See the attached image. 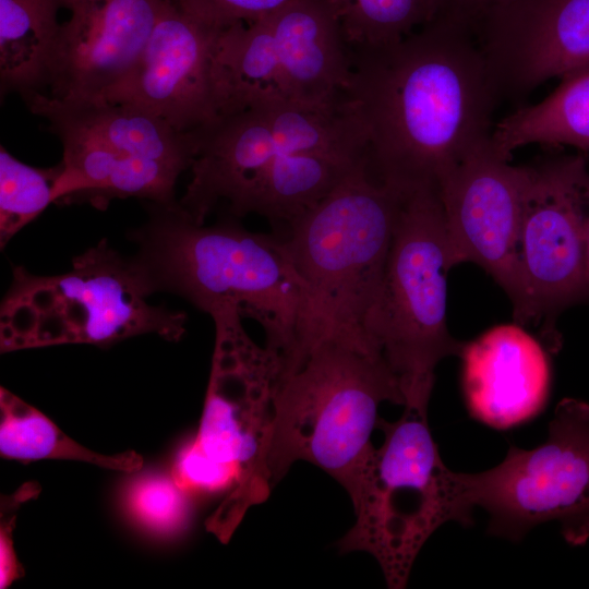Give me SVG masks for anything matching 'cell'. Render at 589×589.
<instances>
[{"label":"cell","mask_w":589,"mask_h":589,"mask_svg":"<svg viewBox=\"0 0 589 589\" xmlns=\"http://www.w3.org/2000/svg\"><path fill=\"white\" fill-rule=\"evenodd\" d=\"M166 0H65L48 69V96L94 100L137 61ZM45 94V93H44Z\"/></svg>","instance_id":"cell-15"},{"label":"cell","mask_w":589,"mask_h":589,"mask_svg":"<svg viewBox=\"0 0 589 589\" xmlns=\"http://www.w3.org/2000/svg\"><path fill=\"white\" fill-rule=\"evenodd\" d=\"M461 501L490 515V534L520 541L533 527L557 521L574 546L589 539V404L563 399L544 443L512 445L502 462L477 473L457 472Z\"/></svg>","instance_id":"cell-10"},{"label":"cell","mask_w":589,"mask_h":589,"mask_svg":"<svg viewBox=\"0 0 589 589\" xmlns=\"http://www.w3.org/2000/svg\"><path fill=\"white\" fill-rule=\"evenodd\" d=\"M65 0H0V91L44 93Z\"/></svg>","instance_id":"cell-21"},{"label":"cell","mask_w":589,"mask_h":589,"mask_svg":"<svg viewBox=\"0 0 589 589\" xmlns=\"http://www.w3.org/2000/svg\"><path fill=\"white\" fill-rule=\"evenodd\" d=\"M48 124L75 128L132 156L190 169L196 153L195 133L176 131L156 116L129 104L103 99L62 100L36 93L25 99Z\"/></svg>","instance_id":"cell-18"},{"label":"cell","mask_w":589,"mask_h":589,"mask_svg":"<svg viewBox=\"0 0 589 589\" xmlns=\"http://www.w3.org/2000/svg\"><path fill=\"white\" fill-rule=\"evenodd\" d=\"M211 316L215 345L199 428L170 474L187 493L226 491L205 527L227 543L273 489L267 460L281 359L252 340L236 308Z\"/></svg>","instance_id":"cell-3"},{"label":"cell","mask_w":589,"mask_h":589,"mask_svg":"<svg viewBox=\"0 0 589 589\" xmlns=\"http://www.w3.org/2000/svg\"><path fill=\"white\" fill-rule=\"evenodd\" d=\"M405 192L380 179L365 159L316 205L275 231L306 288L313 346L335 337L374 351L365 327Z\"/></svg>","instance_id":"cell-4"},{"label":"cell","mask_w":589,"mask_h":589,"mask_svg":"<svg viewBox=\"0 0 589 589\" xmlns=\"http://www.w3.org/2000/svg\"><path fill=\"white\" fill-rule=\"evenodd\" d=\"M147 205V220L131 232L137 250L130 259L152 294L171 292L209 315L236 308L261 324L283 369L312 348L306 288L275 232L230 219L197 224L178 201Z\"/></svg>","instance_id":"cell-2"},{"label":"cell","mask_w":589,"mask_h":589,"mask_svg":"<svg viewBox=\"0 0 589 589\" xmlns=\"http://www.w3.org/2000/svg\"><path fill=\"white\" fill-rule=\"evenodd\" d=\"M350 67V48L332 7L324 0H290L261 19L218 32L220 116L267 98L338 105Z\"/></svg>","instance_id":"cell-9"},{"label":"cell","mask_w":589,"mask_h":589,"mask_svg":"<svg viewBox=\"0 0 589 589\" xmlns=\"http://www.w3.org/2000/svg\"><path fill=\"white\" fill-rule=\"evenodd\" d=\"M218 32L166 0L135 64L98 99L136 106L184 134L208 127L220 117Z\"/></svg>","instance_id":"cell-13"},{"label":"cell","mask_w":589,"mask_h":589,"mask_svg":"<svg viewBox=\"0 0 589 589\" xmlns=\"http://www.w3.org/2000/svg\"><path fill=\"white\" fill-rule=\"evenodd\" d=\"M461 387L470 416L497 430L534 418L551 385L548 352L522 325L494 326L465 342Z\"/></svg>","instance_id":"cell-16"},{"label":"cell","mask_w":589,"mask_h":589,"mask_svg":"<svg viewBox=\"0 0 589 589\" xmlns=\"http://www.w3.org/2000/svg\"><path fill=\"white\" fill-rule=\"evenodd\" d=\"M0 456L23 462L80 461L121 472L140 471L144 462L134 450L106 455L85 447L40 410L3 387L0 388Z\"/></svg>","instance_id":"cell-22"},{"label":"cell","mask_w":589,"mask_h":589,"mask_svg":"<svg viewBox=\"0 0 589 589\" xmlns=\"http://www.w3.org/2000/svg\"><path fill=\"white\" fill-rule=\"evenodd\" d=\"M60 165L36 168L0 146V244H5L53 203Z\"/></svg>","instance_id":"cell-24"},{"label":"cell","mask_w":589,"mask_h":589,"mask_svg":"<svg viewBox=\"0 0 589 589\" xmlns=\"http://www.w3.org/2000/svg\"><path fill=\"white\" fill-rule=\"evenodd\" d=\"M48 125L63 148L53 203H89L101 209L116 199L176 202L175 185L183 171L132 156L72 127Z\"/></svg>","instance_id":"cell-17"},{"label":"cell","mask_w":589,"mask_h":589,"mask_svg":"<svg viewBox=\"0 0 589 589\" xmlns=\"http://www.w3.org/2000/svg\"><path fill=\"white\" fill-rule=\"evenodd\" d=\"M38 492L33 483L21 488L11 496L1 500L0 520V588L7 589L14 581L23 577V566L14 550V527L16 509L23 502L29 500Z\"/></svg>","instance_id":"cell-27"},{"label":"cell","mask_w":589,"mask_h":589,"mask_svg":"<svg viewBox=\"0 0 589 589\" xmlns=\"http://www.w3.org/2000/svg\"><path fill=\"white\" fill-rule=\"evenodd\" d=\"M501 101L589 65V0H509L474 26Z\"/></svg>","instance_id":"cell-14"},{"label":"cell","mask_w":589,"mask_h":589,"mask_svg":"<svg viewBox=\"0 0 589 589\" xmlns=\"http://www.w3.org/2000/svg\"><path fill=\"white\" fill-rule=\"evenodd\" d=\"M531 167L516 248L518 292L512 302L520 325L548 320L589 296V160L581 153L554 155Z\"/></svg>","instance_id":"cell-11"},{"label":"cell","mask_w":589,"mask_h":589,"mask_svg":"<svg viewBox=\"0 0 589 589\" xmlns=\"http://www.w3.org/2000/svg\"><path fill=\"white\" fill-rule=\"evenodd\" d=\"M453 268L436 188L405 192L384 279L365 335L398 383L405 406L428 409L435 368L465 342L448 330L447 273Z\"/></svg>","instance_id":"cell-8"},{"label":"cell","mask_w":589,"mask_h":589,"mask_svg":"<svg viewBox=\"0 0 589 589\" xmlns=\"http://www.w3.org/2000/svg\"><path fill=\"white\" fill-rule=\"evenodd\" d=\"M337 15L350 48L401 39L431 21L438 0H324Z\"/></svg>","instance_id":"cell-23"},{"label":"cell","mask_w":589,"mask_h":589,"mask_svg":"<svg viewBox=\"0 0 589 589\" xmlns=\"http://www.w3.org/2000/svg\"><path fill=\"white\" fill-rule=\"evenodd\" d=\"M151 294L131 259L105 240L61 275L15 267L1 304V352L63 344L107 347L143 334L178 341L185 313L149 304Z\"/></svg>","instance_id":"cell-7"},{"label":"cell","mask_w":589,"mask_h":589,"mask_svg":"<svg viewBox=\"0 0 589 589\" xmlns=\"http://www.w3.org/2000/svg\"><path fill=\"white\" fill-rule=\"evenodd\" d=\"M507 1L509 0H438L440 11L458 15L470 23L473 28L485 14Z\"/></svg>","instance_id":"cell-28"},{"label":"cell","mask_w":589,"mask_h":589,"mask_svg":"<svg viewBox=\"0 0 589 589\" xmlns=\"http://www.w3.org/2000/svg\"><path fill=\"white\" fill-rule=\"evenodd\" d=\"M383 401L405 404L397 381L371 349L335 337L320 339L280 371L268 450L273 488L292 464H313L351 497L371 449Z\"/></svg>","instance_id":"cell-5"},{"label":"cell","mask_w":589,"mask_h":589,"mask_svg":"<svg viewBox=\"0 0 589 589\" xmlns=\"http://www.w3.org/2000/svg\"><path fill=\"white\" fill-rule=\"evenodd\" d=\"M185 495L171 474L147 473L130 484L125 504L130 515L143 528L168 534L179 530L187 519Z\"/></svg>","instance_id":"cell-25"},{"label":"cell","mask_w":589,"mask_h":589,"mask_svg":"<svg viewBox=\"0 0 589 589\" xmlns=\"http://www.w3.org/2000/svg\"><path fill=\"white\" fill-rule=\"evenodd\" d=\"M363 160L279 153L254 176L227 211L235 217L263 216L278 231L328 195Z\"/></svg>","instance_id":"cell-19"},{"label":"cell","mask_w":589,"mask_h":589,"mask_svg":"<svg viewBox=\"0 0 589 589\" xmlns=\"http://www.w3.org/2000/svg\"><path fill=\"white\" fill-rule=\"evenodd\" d=\"M492 136L438 182L450 265H480L513 302L518 292L516 248L531 165H514Z\"/></svg>","instance_id":"cell-12"},{"label":"cell","mask_w":589,"mask_h":589,"mask_svg":"<svg viewBox=\"0 0 589 589\" xmlns=\"http://www.w3.org/2000/svg\"><path fill=\"white\" fill-rule=\"evenodd\" d=\"M350 58L341 101L362 131L370 168L386 183L437 189L491 139L501 98L466 20L438 11L397 41L350 48Z\"/></svg>","instance_id":"cell-1"},{"label":"cell","mask_w":589,"mask_h":589,"mask_svg":"<svg viewBox=\"0 0 589 589\" xmlns=\"http://www.w3.org/2000/svg\"><path fill=\"white\" fill-rule=\"evenodd\" d=\"M185 14L213 29L261 19L290 0H172Z\"/></svg>","instance_id":"cell-26"},{"label":"cell","mask_w":589,"mask_h":589,"mask_svg":"<svg viewBox=\"0 0 589 589\" xmlns=\"http://www.w3.org/2000/svg\"><path fill=\"white\" fill-rule=\"evenodd\" d=\"M492 144L507 157L530 144L572 146L589 160V65L562 77L539 103L521 105L500 120Z\"/></svg>","instance_id":"cell-20"},{"label":"cell","mask_w":589,"mask_h":589,"mask_svg":"<svg viewBox=\"0 0 589 589\" xmlns=\"http://www.w3.org/2000/svg\"><path fill=\"white\" fill-rule=\"evenodd\" d=\"M384 441L364 461L350 497L353 526L338 541L341 553L366 552L387 586L405 588L429 538L447 521L472 524L457 472L443 462L430 431L428 409L405 406L393 422L377 420Z\"/></svg>","instance_id":"cell-6"},{"label":"cell","mask_w":589,"mask_h":589,"mask_svg":"<svg viewBox=\"0 0 589 589\" xmlns=\"http://www.w3.org/2000/svg\"><path fill=\"white\" fill-rule=\"evenodd\" d=\"M586 285L589 293V224H588V237H587V255H586Z\"/></svg>","instance_id":"cell-29"}]
</instances>
